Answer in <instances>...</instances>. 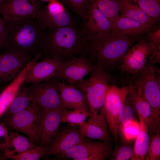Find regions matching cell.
<instances>
[{"mask_svg":"<svg viewBox=\"0 0 160 160\" xmlns=\"http://www.w3.org/2000/svg\"><path fill=\"white\" fill-rule=\"evenodd\" d=\"M153 27L119 15L112 24L111 32L114 34L135 37L148 33Z\"/></svg>","mask_w":160,"mask_h":160,"instance_id":"obj_21","label":"cell"},{"mask_svg":"<svg viewBox=\"0 0 160 160\" xmlns=\"http://www.w3.org/2000/svg\"><path fill=\"white\" fill-rule=\"evenodd\" d=\"M3 123L8 128L25 135L36 145H40L41 108L33 103L19 112L7 115Z\"/></svg>","mask_w":160,"mask_h":160,"instance_id":"obj_6","label":"cell"},{"mask_svg":"<svg viewBox=\"0 0 160 160\" xmlns=\"http://www.w3.org/2000/svg\"><path fill=\"white\" fill-rule=\"evenodd\" d=\"M0 56H1V55H0Z\"/></svg>","mask_w":160,"mask_h":160,"instance_id":"obj_43","label":"cell"},{"mask_svg":"<svg viewBox=\"0 0 160 160\" xmlns=\"http://www.w3.org/2000/svg\"><path fill=\"white\" fill-rule=\"evenodd\" d=\"M137 4L156 22L160 17V2L157 0H129Z\"/></svg>","mask_w":160,"mask_h":160,"instance_id":"obj_32","label":"cell"},{"mask_svg":"<svg viewBox=\"0 0 160 160\" xmlns=\"http://www.w3.org/2000/svg\"><path fill=\"white\" fill-rule=\"evenodd\" d=\"M33 103L30 96L29 88L21 87L7 111V115L21 111Z\"/></svg>","mask_w":160,"mask_h":160,"instance_id":"obj_26","label":"cell"},{"mask_svg":"<svg viewBox=\"0 0 160 160\" xmlns=\"http://www.w3.org/2000/svg\"><path fill=\"white\" fill-rule=\"evenodd\" d=\"M90 73L91 77L88 79H84L74 85L85 95L89 113L99 112L103 109L106 91L111 79L108 73L95 65Z\"/></svg>","mask_w":160,"mask_h":160,"instance_id":"obj_5","label":"cell"},{"mask_svg":"<svg viewBox=\"0 0 160 160\" xmlns=\"http://www.w3.org/2000/svg\"><path fill=\"white\" fill-rule=\"evenodd\" d=\"M92 140L80 133L78 126L67 124L59 128L48 146L45 156L61 154L81 142Z\"/></svg>","mask_w":160,"mask_h":160,"instance_id":"obj_12","label":"cell"},{"mask_svg":"<svg viewBox=\"0 0 160 160\" xmlns=\"http://www.w3.org/2000/svg\"><path fill=\"white\" fill-rule=\"evenodd\" d=\"M34 62L28 71L23 84H35L53 79L63 62L52 58H46Z\"/></svg>","mask_w":160,"mask_h":160,"instance_id":"obj_17","label":"cell"},{"mask_svg":"<svg viewBox=\"0 0 160 160\" xmlns=\"http://www.w3.org/2000/svg\"><path fill=\"white\" fill-rule=\"evenodd\" d=\"M36 17L46 29H55L75 25L74 21L62 3L57 0H52Z\"/></svg>","mask_w":160,"mask_h":160,"instance_id":"obj_13","label":"cell"},{"mask_svg":"<svg viewBox=\"0 0 160 160\" xmlns=\"http://www.w3.org/2000/svg\"><path fill=\"white\" fill-rule=\"evenodd\" d=\"M128 95L135 110L139 118L143 119L147 124L150 130L152 118V111L149 104L138 93L134 85L130 84Z\"/></svg>","mask_w":160,"mask_h":160,"instance_id":"obj_25","label":"cell"},{"mask_svg":"<svg viewBox=\"0 0 160 160\" xmlns=\"http://www.w3.org/2000/svg\"><path fill=\"white\" fill-rule=\"evenodd\" d=\"M9 131L6 124L0 122V147H5L8 142Z\"/></svg>","mask_w":160,"mask_h":160,"instance_id":"obj_37","label":"cell"},{"mask_svg":"<svg viewBox=\"0 0 160 160\" xmlns=\"http://www.w3.org/2000/svg\"><path fill=\"white\" fill-rule=\"evenodd\" d=\"M156 74L153 65L145 68L135 77L132 84L138 93L149 104L152 111L151 127L160 129V76Z\"/></svg>","mask_w":160,"mask_h":160,"instance_id":"obj_4","label":"cell"},{"mask_svg":"<svg viewBox=\"0 0 160 160\" xmlns=\"http://www.w3.org/2000/svg\"><path fill=\"white\" fill-rule=\"evenodd\" d=\"M95 2L98 8L112 24L119 16L117 0H95Z\"/></svg>","mask_w":160,"mask_h":160,"instance_id":"obj_27","label":"cell"},{"mask_svg":"<svg viewBox=\"0 0 160 160\" xmlns=\"http://www.w3.org/2000/svg\"><path fill=\"white\" fill-rule=\"evenodd\" d=\"M95 65L83 55L63 62L53 79L74 85L90 73Z\"/></svg>","mask_w":160,"mask_h":160,"instance_id":"obj_10","label":"cell"},{"mask_svg":"<svg viewBox=\"0 0 160 160\" xmlns=\"http://www.w3.org/2000/svg\"><path fill=\"white\" fill-rule=\"evenodd\" d=\"M160 160V133L152 135L145 160Z\"/></svg>","mask_w":160,"mask_h":160,"instance_id":"obj_34","label":"cell"},{"mask_svg":"<svg viewBox=\"0 0 160 160\" xmlns=\"http://www.w3.org/2000/svg\"><path fill=\"white\" fill-rule=\"evenodd\" d=\"M4 0H0V4L3 2Z\"/></svg>","mask_w":160,"mask_h":160,"instance_id":"obj_41","label":"cell"},{"mask_svg":"<svg viewBox=\"0 0 160 160\" xmlns=\"http://www.w3.org/2000/svg\"><path fill=\"white\" fill-rule=\"evenodd\" d=\"M140 130L135 138L133 154L131 160H145L150 143L148 125L144 120L139 118Z\"/></svg>","mask_w":160,"mask_h":160,"instance_id":"obj_24","label":"cell"},{"mask_svg":"<svg viewBox=\"0 0 160 160\" xmlns=\"http://www.w3.org/2000/svg\"><path fill=\"white\" fill-rule=\"evenodd\" d=\"M130 142L121 141L120 144L116 143L114 149L111 153L109 160H128L130 159L133 154V147Z\"/></svg>","mask_w":160,"mask_h":160,"instance_id":"obj_28","label":"cell"},{"mask_svg":"<svg viewBox=\"0 0 160 160\" xmlns=\"http://www.w3.org/2000/svg\"><path fill=\"white\" fill-rule=\"evenodd\" d=\"M40 1L43 2H49L52 0H39Z\"/></svg>","mask_w":160,"mask_h":160,"instance_id":"obj_40","label":"cell"},{"mask_svg":"<svg viewBox=\"0 0 160 160\" xmlns=\"http://www.w3.org/2000/svg\"><path fill=\"white\" fill-rule=\"evenodd\" d=\"M89 113L88 121H85L78 126L80 133L85 137L92 140L113 142L103 109L99 112Z\"/></svg>","mask_w":160,"mask_h":160,"instance_id":"obj_16","label":"cell"},{"mask_svg":"<svg viewBox=\"0 0 160 160\" xmlns=\"http://www.w3.org/2000/svg\"><path fill=\"white\" fill-rule=\"evenodd\" d=\"M84 20L86 18L90 5L87 0H60Z\"/></svg>","mask_w":160,"mask_h":160,"instance_id":"obj_33","label":"cell"},{"mask_svg":"<svg viewBox=\"0 0 160 160\" xmlns=\"http://www.w3.org/2000/svg\"><path fill=\"white\" fill-rule=\"evenodd\" d=\"M152 29L147 33L146 40L152 47L160 46V27L155 30L153 31Z\"/></svg>","mask_w":160,"mask_h":160,"instance_id":"obj_36","label":"cell"},{"mask_svg":"<svg viewBox=\"0 0 160 160\" xmlns=\"http://www.w3.org/2000/svg\"><path fill=\"white\" fill-rule=\"evenodd\" d=\"M119 15L141 23L154 26L155 21L136 3L129 0H117Z\"/></svg>","mask_w":160,"mask_h":160,"instance_id":"obj_23","label":"cell"},{"mask_svg":"<svg viewBox=\"0 0 160 160\" xmlns=\"http://www.w3.org/2000/svg\"><path fill=\"white\" fill-rule=\"evenodd\" d=\"M58 82L52 79L33 84L29 87L32 102L42 108H65L62 103Z\"/></svg>","mask_w":160,"mask_h":160,"instance_id":"obj_9","label":"cell"},{"mask_svg":"<svg viewBox=\"0 0 160 160\" xmlns=\"http://www.w3.org/2000/svg\"><path fill=\"white\" fill-rule=\"evenodd\" d=\"M86 41L81 29L75 25L47 29L41 42L40 49L46 55V58L64 62L83 55Z\"/></svg>","mask_w":160,"mask_h":160,"instance_id":"obj_2","label":"cell"},{"mask_svg":"<svg viewBox=\"0 0 160 160\" xmlns=\"http://www.w3.org/2000/svg\"><path fill=\"white\" fill-rule=\"evenodd\" d=\"M130 87V84L122 87L109 85L106 91L103 109L110 133L116 143L119 141V115Z\"/></svg>","mask_w":160,"mask_h":160,"instance_id":"obj_7","label":"cell"},{"mask_svg":"<svg viewBox=\"0 0 160 160\" xmlns=\"http://www.w3.org/2000/svg\"><path fill=\"white\" fill-rule=\"evenodd\" d=\"M48 150V147L37 145L22 153L11 156L9 159L12 160H38L45 156Z\"/></svg>","mask_w":160,"mask_h":160,"instance_id":"obj_30","label":"cell"},{"mask_svg":"<svg viewBox=\"0 0 160 160\" xmlns=\"http://www.w3.org/2000/svg\"><path fill=\"white\" fill-rule=\"evenodd\" d=\"M140 130V124L133 121L125 126L119 132L122 141L130 142L136 138Z\"/></svg>","mask_w":160,"mask_h":160,"instance_id":"obj_35","label":"cell"},{"mask_svg":"<svg viewBox=\"0 0 160 160\" xmlns=\"http://www.w3.org/2000/svg\"><path fill=\"white\" fill-rule=\"evenodd\" d=\"M61 101L66 109L89 111V108L84 93L76 86L58 81Z\"/></svg>","mask_w":160,"mask_h":160,"instance_id":"obj_20","label":"cell"},{"mask_svg":"<svg viewBox=\"0 0 160 160\" xmlns=\"http://www.w3.org/2000/svg\"><path fill=\"white\" fill-rule=\"evenodd\" d=\"M30 55L8 50L0 57V84L11 82L30 61Z\"/></svg>","mask_w":160,"mask_h":160,"instance_id":"obj_15","label":"cell"},{"mask_svg":"<svg viewBox=\"0 0 160 160\" xmlns=\"http://www.w3.org/2000/svg\"><path fill=\"white\" fill-rule=\"evenodd\" d=\"M88 4L90 5L91 4L95 1V0H87Z\"/></svg>","mask_w":160,"mask_h":160,"instance_id":"obj_39","label":"cell"},{"mask_svg":"<svg viewBox=\"0 0 160 160\" xmlns=\"http://www.w3.org/2000/svg\"><path fill=\"white\" fill-rule=\"evenodd\" d=\"M41 108V126L40 145L48 147L59 128L63 113L66 109L60 108Z\"/></svg>","mask_w":160,"mask_h":160,"instance_id":"obj_19","label":"cell"},{"mask_svg":"<svg viewBox=\"0 0 160 160\" xmlns=\"http://www.w3.org/2000/svg\"><path fill=\"white\" fill-rule=\"evenodd\" d=\"M5 22L0 16V47L2 46L4 35Z\"/></svg>","mask_w":160,"mask_h":160,"instance_id":"obj_38","label":"cell"},{"mask_svg":"<svg viewBox=\"0 0 160 160\" xmlns=\"http://www.w3.org/2000/svg\"><path fill=\"white\" fill-rule=\"evenodd\" d=\"M5 20L2 46L9 50L28 54L40 49L41 42L46 29L36 17L15 20Z\"/></svg>","mask_w":160,"mask_h":160,"instance_id":"obj_3","label":"cell"},{"mask_svg":"<svg viewBox=\"0 0 160 160\" xmlns=\"http://www.w3.org/2000/svg\"><path fill=\"white\" fill-rule=\"evenodd\" d=\"M157 0L160 2V0Z\"/></svg>","mask_w":160,"mask_h":160,"instance_id":"obj_42","label":"cell"},{"mask_svg":"<svg viewBox=\"0 0 160 160\" xmlns=\"http://www.w3.org/2000/svg\"><path fill=\"white\" fill-rule=\"evenodd\" d=\"M44 7L39 0H4L0 4V15L5 20L36 17Z\"/></svg>","mask_w":160,"mask_h":160,"instance_id":"obj_11","label":"cell"},{"mask_svg":"<svg viewBox=\"0 0 160 160\" xmlns=\"http://www.w3.org/2000/svg\"><path fill=\"white\" fill-rule=\"evenodd\" d=\"M135 37L110 32L86 41L83 55L94 65L109 73L121 65L125 55L134 43Z\"/></svg>","mask_w":160,"mask_h":160,"instance_id":"obj_1","label":"cell"},{"mask_svg":"<svg viewBox=\"0 0 160 160\" xmlns=\"http://www.w3.org/2000/svg\"><path fill=\"white\" fill-rule=\"evenodd\" d=\"M152 49L149 43L141 39L132 46L125 55L118 67L122 72H126L134 77L150 65Z\"/></svg>","mask_w":160,"mask_h":160,"instance_id":"obj_8","label":"cell"},{"mask_svg":"<svg viewBox=\"0 0 160 160\" xmlns=\"http://www.w3.org/2000/svg\"><path fill=\"white\" fill-rule=\"evenodd\" d=\"M135 111L128 94L119 115V135L125 126L134 120Z\"/></svg>","mask_w":160,"mask_h":160,"instance_id":"obj_31","label":"cell"},{"mask_svg":"<svg viewBox=\"0 0 160 160\" xmlns=\"http://www.w3.org/2000/svg\"><path fill=\"white\" fill-rule=\"evenodd\" d=\"M81 30L86 40L103 36L111 32L112 23L97 7L95 1L90 5Z\"/></svg>","mask_w":160,"mask_h":160,"instance_id":"obj_14","label":"cell"},{"mask_svg":"<svg viewBox=\"0 0 160 160\" xmlns=\"http://www.w3.org/2000/svg\"><path fill=\"white\" fill-rule=\"evenodd\" d=\"M113 142H95L92 140L81 142L64 152L55 156L58 159L83 160L94 154L111 152Z\"/></svg>","mask_w":160,"mask_h":160,"instance_id":"obj_18","label":"cell"},{"mask_svg":"<svg viewBox=\"0 0 160 160\" xmlns=\"http://www.w3.org/2000/svg\"><path fill=\"white\" fill-rule=\"evenodd\" d=\"M8 130L9 137L5 147V159L22 153L37 145L29 138L23 136L9 128Z\"/></svg>","mask_w":160,"mask_h":160,"instance_id":"obj_22","label":"cell"},{"mask_svg":"<svg viewBox=\"0 0 160 160\" xmlns=\"http://www.w3.org/2000/svg\"><path fill=\"white\" fill-rule=\"evenodd\" d=\"M89 115V111L79 110H65L62 116L61 123L78 126L86 121Z\"/></svg>","mask_w":160,"mask_h":160,"instance_id":"obj_29","label":"cell"}]
</instances>
